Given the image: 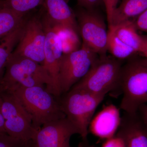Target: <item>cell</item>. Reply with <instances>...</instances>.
Instances as JSON below:
<instances>
[{"instance_id":"obj_18","label":"cell","mask_w":147,"mask_h":147,"mask_svg":"<svg viewBox=\"0 0 147 147\" xmlns=\"http://www.w3.org/2000/svg\"><path fill=\"white\" fill-rule=\"evenodd\" d=\"M107 51L115 59L123 61L129 59L138 54L130 46L121 41L113 30H108Z\"/></svg>"},{"instance_id":"obj_29","label":"cell","mask_w":147,"mask_h":147,"mask_svg":"<svg viewBox=\"0 0 147 147\" xmlns=\"http://www.w3.org/2000/svg\"><path fill=\"white\" fill-rule=\"evenodd\" d=\"M142 40V49L141 55L147 59V35H141Z\"/></svg>"},{"instance_id":"obj_23","label":"cell","mask_w":147,"mask_h":147,"mask_svg":"<svg viewBox=\"0 0 147 147\" xmlns=\"http://www.w3.org/2000/svg\"><path fill=\"white\" fill-rule=\"evenodd\" d=\"M132 22L137 31L147 33V9L137 18L132 19Z\"/></svg>"},{"instance_id":"obj_11","label":"cell","mask_w":147,"mask_h":147,"mask_svg":"<svg viewBox=\"0 0 147 147\" xmlns=\"http://www.w3.org/2000/svg\"><path fill=\"white\" fill-rule=\"evenodd\" d=\"M42 23L46 35L43 65L53 81L52 94L58 98L61 95L59 84V70L63 55L62 45L56 27L50 24L45 17Z\"/></svg>"},{"instance_id":"obj_10","label":"cell","mask_w":147,"mask_h":147,"mask_svg":"<svg viewBox=\"0 0 147 147\" xmlns=\"http://www.w3.org/2000/svg\"><path fill=\"white\" fill-rule=\"evenodd\" d=\"M79 134L76 127L66 117L42 125L31 140L32 147H71L70 139Z\"/></svg>"},{"instance_id":"obj_17","label":"cell","mask_w":147,"mask_h":147,"mask_svg":"<svg viewBox=\"0 0 147 147\" xmlns=\"http://www.w3.org/2000/svg\"><path fill=\"white\" fill-rule=\"evenodd\" d=\"M26 21L12 32L0 39V83L10 55L17 45L24 30Z\"/></svg>"},{"instance_id":"obj_8","label":"cell","mask_w":147,"mask_h":147,"mask_svg":"<svg viewBox=\"0 0 147 147\" xmlns=\"http://www.w3.org/2000/svg\"><path fill=\"white\" fill-rule=\"evenodd\" d=\"M76 16L82 44L99 57L107 55L108 30L102 16L95 9L86 8L79 11Z\"/></svg>"},{"instance_id":"obj_3","label":"cell","mask_w":147,"mask_h":147,"mask_svg":"<svg viewBox=\"0 0 147 147\" xmlns=\"http://www.w3.org/2000/svg\"><path fill=\"white\" fill-rule=\"evenodd\" d=\"M105 97L83 90L71 89L57 98L66 118L78 129L84 147L87 143L89 127L95 112Z\"/></svg>"},{"instance_id":"obj_22","label":"cell","mask_w":147,"mask_h":147,"mask_svg":"<svg viewBox=\"0 0 147 147\" xmlns=\"http://www.w3.org/2000/svg\"><path fill=\"white\" fill-rule=\"evenodd\" d=\"M25 143L7 134L0 135V147H24Z\"/></svg>"},{"instance_id":"obj_19","label":"cell","mask_w":147,"mask_h":147,"mask_svg":"<svg viewBox=\"0 0 147 147\" xmlns=\"http://www.w3.org/2000/svg\"><path fill=\"white\" fill-rule=\"evenodd\" d=\"M25 21L24 16L0 6V39L15 30Z\"/></svg>"},{"instance_id":"obj_25","label":"cell","mask_w":147,"mask_h":147,"mask_svg":"<svg viewBox=\"0 0 147 147\" xmlns=\"http://www.w3.org/2000/svg\"><path fill=\"white\" fill-rule=\"evenodd\" d=\"M101 147H126L123 139L116 134L114 137L105 140Z\"/></svg>"},{"instance_id":"obj_7","label":"cell","mask_w":147,"mask_h":147,"mask_svg":"<svg viewBox=\"0 0 147 147\" xmlns=\"http://www.w3.org/2000/svg\"><path fill=\"white\" fill-rule=\"evenodd\" d=\"M99 56L82 44L79 50L63 54L59 70L61 94L69 91L84 77Z\"/></svg>"},{"instance_id":"obj_20","label":"cell","mask_w":147,"mask_h":147,"mask_svg":"<svg viewBox=\"0 0 147 147\" xmlns=\"http://www.w3.org/2000/svg\"><path fill=\"white\" fill-rule=\"evenodd\" d=\"M44 1L45 0H3L0 1V6L24 16L30 11L43 5Z\"/></svg>"},{"instance_id":"obj_30","label":"cell","mask_w":147,"mask_h":147,"mask_svg":"<svg viewBox=\"0 0 147 147\" xmlns=\"http://www.w3.org/2000/svg\"><path fill=\"white\" fill-rule=\"evenodd\" d=\"M79 5L86 8V0H77Z\"/></svg>"},{"instance_id":"obj_28","label":"cell","mask_w":147,"mask_h":147,"mask_svg":"<svg viewBox=\"0 0 147 147\" xmlns=\"http://www.w3.org/2000/svg\"><path fill=\"white\" fill-rule=\"evenodd\" d=\"M7 134L5 128L4 119L3 117L1 109V99L0 96V135Z\"/></svg>"},{"instance_id":"obj_6","label":"cell","mask_w":147,"mask_h":147,"mask_svg":"<svg viewBox=\"0 0 147 147\" xmlns=\"http://www.w3.org/2000/svg\"><path fill=\"white\" fill-rule=\"evenodd\" d=\"M1 109L6 132L24 142L32 140L38 130L34 128L30 116L12 92H0Z\"/></svg>"},{"instance_id":"obj_12","label":"cell","mask_w":147,"mask_h":147,"mask_svg":"<svg viewBox=\"0 0 147 147\" xmlns=\"http://www.w3.org/2000/svg\"><path fill=\"white\" fill-rule=\"evenodd\" d=\"M119 110L113 104L104 107L90 123L89 130L96 137L106 139L114 137L118 130L121 122Z\"/></svg>"},{"instance_id":"obj_16","label":"cell","mask_w":147,"mask_h":147,"mask_svg":"<svg viewBox=\"0 0 147 147\" xmlns=\"http://www.w3.org/2000/svg\"><path fill=\"white\" fill-rule=\"evenodd\" d=\"M113 30L117 36L124 43L130 46L138 54L141 55L142 40L134 26L132 20L124 22L109 28Z\"/></svg>"},{"instance_id":"obj_2","label":"cell","mask_w":147,"mask_h":147,"mask_svg":"<svg viewBox=\"0 0 147 147\" xmlns=\"http://www.w3.org/2000/svg\"><path fill=\"white\" fill-rule=\"evenodd\" d=\"M52 94L53 81L44 66L28 58L11 54L0 83V92L20 87H45Z\"/></svg>"},{"instance_id":"obj_14","label":"cell","mask_w":147,"mask_h":147,"mask_svg":"<svg viewBox=\"0 0 147 147\" xmlns=\"http://www.w3.org/2000/svg\"><path fill=\"white\" fill-rule=\"evenodd\" d=\"M45 18L55 27L70 29L80 34L76 14L65 0H45Z\"/></svg>"},{"instance_id":"obj_31","label":"cell","mask_w":147,"mask_h":147,"mask_svg":"<svg viewBox=\"0 0 147 147\" xmlns=\"http://www.w3.org/2000/svg\"><path fill=\"white\" fill-rule=\"evenodd\" d=\"M24 147H32L31 140L25 142Z\"/></svg>"},{"instance_id":"obj_21","label":"cell","mask_w":147,"mask_h":147,"mask_svg":"<svg viewBox=\"0 0 147 147\" xmlns=\"http://www.w3.org/2000/svg\"><path fill=\"white\" fill-rule=\"evenodd\" d=\"M55 27L61 41L63 54L72 53L82 47L79 34L77 33L66 28Z\"/></svg>"},{"instance_id":"obj_9","label":"cell","mask_w":147,"mask_h":147,"mask_svg":"<svg viewBox=\"0 0 147 147\" xmlns=\"http://www.w3.org/2000/svg\"><path fill=\"white\" fill-rule=\"evenodd\" d=\"M46 38L42 22L36 17L26 21L24 30L12 54L43 65Z\"/></svg>"},{"instance_id":"obj_32","label":"cell","mask_w":147,"mask_h":147,"mask_svg":"<svg viewBox=\"0 0 147 147\" xmlns=\"http://www.w3.org/2000/svg\"><path fill=\"white\" fill-rule=\"evenodd\" d=\"M88 147H97L95 146H88Z\"/></svg>"},{"instance_id":"obj_24","label":"cell","mask_w":147,"mask_h":147,"mask_svg":"<svg viewBox=\"0 0 147 147\" xmlns=\"http://www.w3.org/2000/svg\"><path fill=\"white\" fill-rule=\"evenodd\" d=\"M119 1V0H102L106 9L109 27H110L112 24L113 13L116 8L117 7V5Z\"/></svg>"},{"instance_id":"obj_5","label":"cell","mask_w":147,"mask_h":147,"mask_svg":"<svg viewBox=\"0 0 147 147\" xmlns=\"http://www.w3.org/2000/svg\"><path fill=\"white\" fill-rule=\"evenodd\" d=\"M122 61L113 56L99 57L87 74L71 89L106 96L119 91Z\"/></svg>"},{"instance_id":"obj_4","label":"cell","mask_w":147,"mask_h":147,"mask_svg":"<svg viewBox=\"0 0 147 147\" xmlns=\"http://www.w3.org/2000/svg\"><path fill=\"white\" fill-rule=\"evenodd\" d=\"M12 92L30 116L37 130L47 123L66 117L57 98L46 87H20Z\"/></svg>"},{"instance_id":"obj_15","label":"cell","mask_w":147,"mask_h":147,"mask_svg":"<svg viewBox=\"0 0 147 147\" xmlns=\"http://www.w3.org/2000/svg\"><path fill=\"white\" fill-rule=\"evenodd\" d=\"M147 9V0H121L113 13L109 28L134 19Z\"/></svg>"},{"instance_id":"obj_26","label":"cell","mask_w":147,"mask_h":147,"mask_svg":"<svg viewBox=\"0 0 147 147\" xmlns=\"http://www.w3.org/2000/svg\"><path fill=\"white\" fill-rule=\"evenodd\" d=\"M137 113L147 131V104H144L140 106Z\"/></svg>"},{"instance_id":"obj_1","label":"cell","mask_w":147,"mask_h":147,"mask_svg":"<svg viewBox=\"0 0 147 147\" xmlns=\"http://www.w3.org/2000/svg\"><path fill=\"white\" fill-rule=\"evenodd\" d=\"M138 55L127 60L121 69L120 108L129 114L137 113L140 106L147 103V59Z\"/></svg>"},{"instance_id":"obj_13","label":"cell","mask_w":147,"mask_h":147,"mask_svg":"<svg viewBox=\"0 0 147 147\" xmlns=\"http://www.w3.org/2000/svg\"><path fill=\"white\" fill-rule=\"evenodd\" d=\"M116 134L123 139L126 147H147V131L137 113H125Z\"/></svg>"},{"instance_id":"obj_27","label":"cell","mask_w":147,"mask_h":147,"mask_svg":"<svg viewBox=\"0 0 147 147\" xmlns=\"http://www.w3.org/2000/svg\"><path fill=\"white\" fill-rule=\"evenodd\" d=\"M103 2L102 0H86V7L88 9H94Z\"/></svg>"}]
</instances>
